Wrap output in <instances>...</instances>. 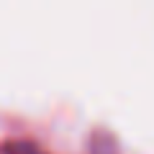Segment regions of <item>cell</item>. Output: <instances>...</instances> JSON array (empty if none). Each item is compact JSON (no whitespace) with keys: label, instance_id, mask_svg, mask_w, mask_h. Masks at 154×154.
<instances>
[{"label":"cell","instance_id":"obj_1","mask_svg":"<svg viewBox=\"0 0 154 154\" xmlns=\"http://www.w3.org/2000/svg\"><path fill=\"white\" fill-rule=\"evenodd\" d=\"M3 154H44V152L38 146H33V144H11Z\"/></svg>","mask_w":154,"mask_h":154}]
</instances>
